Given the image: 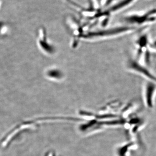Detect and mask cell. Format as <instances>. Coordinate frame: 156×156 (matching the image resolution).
I'll list each match as a JSON object with an SVG mask.
<instances>
[{
	"mask_svg": "<svg viewBox=\"0 0 156 156\" xmlns=\"http://www.w3.org/2000/svg\"><path fill=\"white\" fill-rule=\"evenodd\" d=\"M156 96V84L146 80L143 87V98L147 107L152 108L154 105Z\"/></svg>",
	"mask_w": 156,
	"mask_h": 156,
	"instance_id": "7a4b0ae2",
	"label": "cell"
},
{
	"mask_svg": "<svg viewBox=\"0 0 156 156\" xmlns=\"http://www.w3.org/2000/svg\"><path fill=\"white\" fill-rule=\"evenodd\" d=\"M126 67L130 71L145 78L146 80L156 84V75L136 59L128 58L126 62Z\"/></svg>",
	"mask_w": 156,
	"mask_h": 156,
	"instance_id": "6da1fadb",
	"label": "cell"
}]
</instances>
